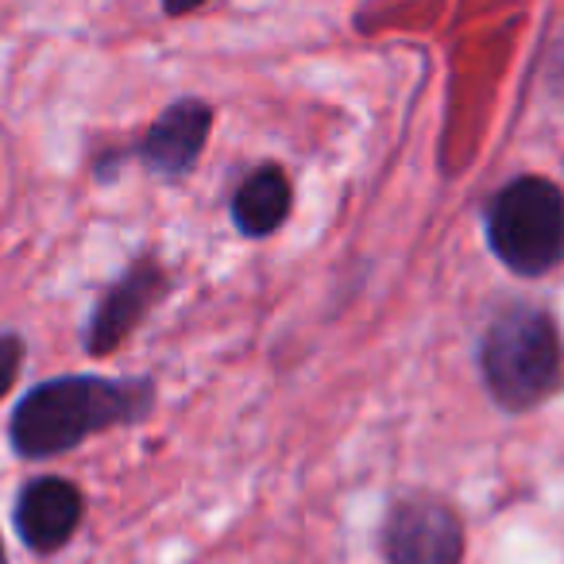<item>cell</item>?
<instances>
[{"instance_id":"cell-1","label":"cell","mask_w":564,"mask_h":564,"mask_svg":"<svg viewBox=\"0 0 564 564\" xmlns=\"http://www.w3.org/2000/svg\"><path fill=\"white\" fill-rule=\"evenodd\" d=\"M151 376H55L28 387L12 406L9 445L20 460H55L89 437L143 425L155 410Z\"/></svg>"},{"instance_id":"cell-2","label":"cell","mask_w":564,"mask_h":564,"mask_svg":"<svg viewBox=\"0 0 564 564\" xmlns=\"http://www.w3.org/2000/svg\"><path fill=\"white\" fill-rule=\"evenodd\" d=\"M479 379L507 414H525L564 387V340L553 314L533 302H514L487 322L476 348Z\"/></svg>"},{"instance_id":"cell-3","label":"cell","mask_w":564,"mask_h":564,"mask_svg":"<svg viewBox=\"0 0 564 564\" xmlns=\"http://www.w3.org/2000/svg\"><path fill=\"white\" fill-rule=\"evenodd\" d=\"M487 248L507 271L541 279L564 263V194L553 178L518 174L487 202Z\"/></svg>"},{"instance_id":"cell-4","label":"cell","mask_w":564,"mask_h":564,"mask_svg":"<svg viewBox=\"0 0 564 564\" xmlns=\"http://www.w3.org/2000/svg\"><path fill=\"white\" fill-rule=\"evenodd\" d=\"M213 120H217V112L205 97H178L132 143L101 151L94 159V178L112 182L124 166L135 163L159 182H186L202 159L205 143H209Z\"/></svg>"},{"instance_id":"cell-5","label":"cell","mask_w":564,"mask_h":564,"mask_svg":"<svg viewBox=\"0 0 564 564\" xmlns=\"http://www.w3.org/2000/svg\"><path fill=\"white\" fill-rule=\"evenodd\" d=\"M171 286H174V274L155 248L128 259L124 271L97 294L94 314L86 317V329H82L86 356L105 360V356L120 352L132 340V333L155 314L159 302L171 294Z\"/></svg>"},{"instance_id":"cell-6","label":"cell","mask_w":564,"mask_h":564,"mask_svg":"<svg viewBox=\"0 0 564 564\" xmlns=\"http://www.w3.org/2000/svg\"><path fill=\"white\" fill-rule=\"evenodd\" d=\"M379 553L387 564H460L464 522L437 495H399L379 522Z\"/></svg>"},{"instance_id":"cell-7","label":"cell","mask_w":564,"mask_h":564,"mask_svg":"<svg viewBox=\"0 0 564 564\" xmlns=\"http://www.w3.org/2000/svg\"><path fill=\"white\" fill-rule=\"evenodd\" d=\"M82 518H86V495L74 479L63 476L28 479L17 491V502H12L17 538L40 556H51L70 545Z\"/></svg>"},{"instance_id":"cell-8","label":"cell","mask_w":564,"mask_h":564,"mask_svg":"<svg viewBox=\"0 0 564 564\" xmlns=\"http://www.w3.org/2000/svg\"><path fill=\"white\" fill-rule=\"evenodd\" d=\"M294 209V186L286 166L279 163H259L236 182L232 197H228V217L232 228L243 240H267L279 232Z\"/></svg>"},{"instance_id":"cell-9","label":"cell","mask_w":564,"mask_h":564,"mask_svg":"<svg viewBox=\"0 0 564 564\" xmlns=\"http://www.w3.org/2000/svg\"><path fill=\"white\" fill-rule=\"evenodd\" d=\"M24 356H28L24 337L17 329H0V399H9V391L17 387Z\"/></svg>"},{"instance_id":"cell-10","label":"cell","mask_w":564,"mask_h":564,"mask_svg":"<svg viewBox=\"0 0 564 564\" xmlns=\"http://www.w3.org/2000/svg\"><path fill=\"white\" fill-rule=\"evenodd\" d=\"M205 4H209V0H163V17L178 20V17H189V12L205 9Z\"/></svg>"},{"instance_id":"cell-11","label":"cell","mask_w":564,"mask_h":564,"mask_svg":"<svg viewBox=\"0 0 564 564\" xmlns=\"http://www.w3.org/2000/svg\"><path fill=\"white\" fill-rule=\"evenodd\" d=\"M0 564H9V553H4V538H0Z\"/></svg>"}]
</instances>
